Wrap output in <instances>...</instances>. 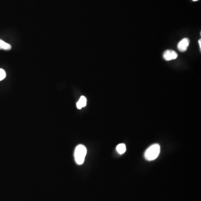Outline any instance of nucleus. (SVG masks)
Masks as SVG:
<instances>
[{"mask_svg":"<svg viewBox=\"0 0 201 201\" xmlns=\"http://www.w3.org/2000/svg\"><path fill=\"white\" fill-rule=\"evenodd\" d=\"M87 154V149L83 145H79L76 147L74 151L75 162L78 165L83 164Z\"/></svg>","mask_w":201,"mask_h":201,"instance_id":"f257e3e1","label":"nucleus"},{"mask_svg":"<svg viewBox=\"0 0 201 201\" xmlns=\"http://www.w3.org/2000/svg\"><path fill=\"white\" fill-rule=\"evenodd\" d=\"M160 146L158 144L151 145L146 150L145 153V158L147 160L151 161L158 158L160 153Z\"/></svg>","mask_w":201,"mask_h":201,"instance_id":"f03ea898","label":"nucleus"},{"mask_svg":"<svg viewBox=\"0 0 201 201\" xmlns=\"http://www.w3.org/2000/svg\"><path fill=\"white\" fill-rule=\"evenodd\" d=\"M177 57L178 54L177 53L172 50H167L163 54L164 59L166 61H170L177 59Z\"/></svg>","mask_w":201,"mask_h":201,"instance_id":"7ed1b4c3","label":"nucleus"},{"mask_svg":"<svg viewBox=\"0 0 201 201\" xmlns=\"http://www.w3.org/2000/svg\"><path fill=\"white\" fill-rule=\"evenodd\" d=\"M189 44V40L188 38H184L180 40L178 44V49L181 52H184L187 50Z\"/></svg>","mask_w":201,"mask_h":201,"instance_id":"20e7f679","label":"nucleus"},{"mask_svg":"<svg viewBox=\"0 0 201 201\" xmlns=\"http://www.w3.org/2000/svg\"><path fill=\"white\" fill-rule=\"evenodd\" d=\"M87 105V98L84 96H81L77 103V107L78 109H81Z\"/></svg>","mask_w":201,"mask_h":201,"instance_id":"39448f33","label":"nucleus"},{"mask_svg":"<svg viewBox=\"0 0 201 201\" xmlns=\"http://www.w3.org/2000/svg\"><path fill=\"white\" fill-rule=\"evenodd\" d=\"M0 49L10 50L11 49V45L8 43H6L3 40L0 39Z\"/></svg>","mask_w":201,"mask_h":201,"instance_id":"423d86ee","label":"nucleus"},{"mask_svg":"<svg viewBox=\"0 0 201 201\" xmlns=\"http://www.w3.org/2000/svg\"><path fill=\"white\" fill-rule=\"evenodd\" d=\"M116 150L120 154H122L126 151V145L124 144H120L116 147Z\"/></svg>","mask_w":201,"mask_h":201,"instance_id":"0eeeda50","label":"nucleus"},{"mask_svg":"<svg viewBox=\"0 0 201 201\" xmlns=\"http://www.w3.org/2000/svg\"><path fill=\"white\" fill-rule=\"evenodd\" d=\"M6 74L5 71L3 69L0 68V81L6 78Z\"/></svg>","mask_w":201,"mask_h":201,"instance_id":"6e6552de","label":"nucleus"},{"mask_svg":"<svg viewBox=\"0 0 201 201\" xmlns=\"http://www.w3.org/2000/svg\"><path fill=\"white\" fill-rule=\"evenodd\" d=\"M199 47H200V48H201V39H199Z\"/></svg>","mask_w":201,"mask_h":201,"instance_id":"1a4fd4ad","label":"nucleus"},{"mask_svg":"<svg viewBox=\"0 0 201 201\" xmlns=\"http://www.w3.org/2000/svg\"><path fill=\"white\" fill-rule=\"evenodd\" d=\"M193 1H198V0H193Z\"/></svg>","mask_w":201,"mask_h":201,"instance_id":"9d476101","label":"nucleus"}]
</instances>
